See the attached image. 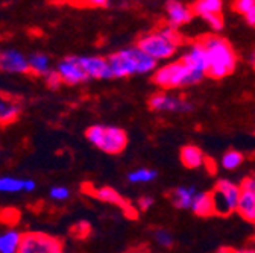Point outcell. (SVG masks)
<instances>
[{
  "instance_id": "cell-29",
  "label": "cell",
  "mask_w": 255,
  "mask_h": 253,
  "mask_svg": "<svg viewBox=\"0 0 255 253\" xmlns=\"http://www.w3.org/2000/svg\"><path fill=\"white\" fill-rule=\"evenodd\" d=\"M49 196H50V199H53L56 202H64V200H67L70 197V189L67 186L56 185V186L50 188Z\"/></svg>"
},
{
  "instance_id": "cell-31",
  "label": "cell",
  "mask_w": 255,
  "mask_h": 253,
  "mask_svg": "<svg viewBox=\"0 0 255 253\" xmlns=\"http://www.w3.org/2000/svg\"><path fill=\"white\" fill-rule=\"evenodd\" d=\"M254 6H255V0H234V3H233L234 11L242 15L249 12Z\"/></svg>"
},
{
  "instance_id": "cell-15",
  "label": "cell",
  "mask_w": 255,
  "mask_h": 253,
  "mask_svg": "<svg viewBox=\"0 0 255 253\" xmlns=\"http://www.w3.org/2000/svg\"><path fill=\"white\" fill-rule=\"evenodd\" d=\"M198 193L199 191L195 186L181 185V186L175 188L173 191L170 193V200H172L173 206L178 208V209H191Z\"/></svg>"
},
{
  "instance_id": "cell-14",
  "label": "cell",
  "mask_w": 255,
  "mask_h": 253,
  "mask_svg": "<svg viewBox=\"0 0 255 253\" xmlns=\"http://www.w3.org/2000/svg\"><path fill=\"white\" fill-rule=\"evenodd\" d=\"M81 62L90 79H111L113 73L107 58L102 56H81Z\"/></svg>"
},
{
  "instance_id": "cell-18",
  "label": "cell",
  "mask_w": 255,
  "mask_h": 253,
  "mask_svg": "<svg viewBox=\"0 0 255 253\" xmlns=\"http://www.w3.org/2000/svg\"><path fill=\"white\" fill-rule=\"evenodd\" d=\"M237 212L243 220L249 221V223H255V193L240 188V200Z\"/></svg>"
},
{
  "instance_id": "cell-7",
  "label": "cell",
  "mask_w": 255,
  "mask_h": 253,
  "mask_svg": "<svg viewBox=\"0 0 255 253\" xmlns=\"http://www.w3.org/2000/svg\"><path fill=\"white\" fill-rule=\"evenodd\" d=\"M62 241L46 232H24L20 253H61Z\"/></svg>"
},
{
  "instance_id": "cell-20",
  "label": "cell",
  "mask_w": 255,
  "mask_h": 253,
  "mask_svg": "<svg viewBox=\"0 0 255 253\" xmlns=\"http://www.w3.org/2000/svg\"><path fill=\"white\" fill-rule=\"evenodd\" d=\"M191 211H193L198 217H213L216 215V209H214V202H213V196L211 193H198L193 206H191Z\"/></svg>"
},
{
  "instance_id": "cell-9",
  "label": "cell",
  "mask_w": 255,
  "mask_h": 253,
  "mask_svg": "<svg viewBox=\"0 0 255 253\" xmlns=\"http://www.w3.org/2000/svg\"><path fill=\"white\" fill-rule=\"evenodd\" d=\"M181 59L185 62L187 67L191 70V73L195 75L198 84L208 75V55L201 40L191 44Z\"/></svg>"
},
{
  "instance_id": "cell-37",
  "label": "cell",
  "mask_w": 255,
  "mask_h": 253,
  "mask_svg": "<svg viewBox=\"0 0 255 253\" xmlns=\"http://www.w3.org/2000/svg\"><path fill=\"white\" fill-rule=\"evenodd\" d=\"M243 17H245V20H246V23H248L249 26L255 27V6H254L249 12H246Z\"/></svg>"
},
{
  "instance_id": "cell-32",
  "label": "cell",
  "mask_w": 255,
  "mask_h": 253,
  "mask_svg": "<svg viewBox=\"0 0 255 253\" xmlns=\"http://www.w3.org/2000/svg\"><path fill=\"white\" fill-rule=\"evenodd\" d=\"M44 82H46V85H47L50 89H56V88L61 86L62 79H61V76H59V73H58L56 70H50V72L44 76Z\"/></svg>"
},
{
  "instance_id": "cell-27",
  "label": "cell",
  "mask_w": 255,
  "mask_h": 253,
  "mask_svg": "<svg viewBox=\"0 0 255 253\" xmlns=\"http://www.w3.org/2000/svg\"><path fill=\"white\" fill-rule=\"evenodd\" d=\"M70 234L78 240H85L91 234V225L87 220H79L70 228Z\"/></svg>"
},
{
  "instance_id": "cell-21",
  "label": "cell",
  "mask_w": 255,
  "mask_h": 253,
  "mask_svg": "<svg viewBox=\"0 0 255 253\" xmlns=\"http://www.w3.org/2000/svg\"><path fill=\"white\" fill-rule=\"evenodd\" d=\"M20 106L11 100H0V124L8 126L17 121L20 117Z\"/></svg>"
},
{
  "instance_id": "cell-26",
  "label": "cell",
  "mask_w": 255,
  "mask_h": 253,
  "mask_svg": "<svg viewBox=\"0 0 255 253\" xmlns=\"http://www.w3.org/2000/svg\"><path fill=\"white\" fill-rule=\"evenodd\" d=\"M153 238L156 241L158 246H161L164 249H170L173 246V235L170 231L164 229V228H159V229H155L153 232Z\"/></svg>"
},
{
  "instance_id": "cell-30",
  "label": "cell",
  "mask_w": 255,
  "mask_h": 253,
  "mask_svg": "<svg viewBox=\"0 0 255 253\" xmlns=\"http://www.w3.org/2000/svg\"><path fill=\"white\" fill-rule=\"evenodd\" d=\"M205 23L214 30V32H220L225 26V20H223V15L222 14H217V15H210V17H205L204 18Z\"/></svg>"
},
{
  "instance_id": "cell-17",
  "label": "cell",
  "mask_w": 255,
  "mask_h": 253,
  "mask_svg": "<svg viewBox=\"0 0 255 253\" xmlns=\"http://www.w3.org/2000/svg\"><path fill=\"white\" fill-rule=\"evenodd\" d=\"M23 234L9 228L0 234V253H20Z\"/></svg>"
},
{
  "instance_id": "cell-6",
  "label": "cell",
  "mask_w": 255,
  "mask_h": 253,
  "mask_svg": "<svg viewBox=\"0 0 255 253\" xmlns=\"http://www.w3.org/2000/svg\"><path fill=\"white\" fill-rule=\"evenodd\" d=\"M137 47L158 62L163 59H170L176 53L179 46L163 35L159 30H156V32H150L141 37L137 43Z\"/></svg>"
},
{
  "instance_id": "cell-34",
  "label": "cell",
  "mask_w": 255,
  "mask_h": 253,
  "mask_svg": "<svg viewBox=\"0 0 255 253\" xmlns=\"http://www.w3.org/2000/svg\"><path fill=\"white\" fill-rule=\"evenodd\" d=\"M152 205H153V197H150V196H143L137 202V206L140 211H147L152 208Z\"/></svg>"
},
{
  "instance_id": "cell-13",
  "label": "cell",
  "mask_w": 255,
  "mask_h": 253,
  "mask_svg": "<svg viewBox=\"0 0 255 253\" xmlns=\"http://www.w3.org/2000/svg\"><path fill=\"white\" fill-rule=\"evenodd\" d=\"M88 194H91L93 197H96L98 200L108 203V205H114V206H120L125 212H128L129 215L135 217V211L134 208L128 203L120 193H117L114 188L111 186H99V188H91V191H87Z\"/></svg>"
},
{
  "instance_id": "cell-22",
  "label": "cell",
  "mask_w": 255,
  "mask_h": 253,
  "mask_svg": "<svg viewBox=\"0 0 255 253\" xmlns=\"http://www.w3.org/2000/svg\"><path fill=\"white\" fill-rule=\"evenodd\" d=\"M29 72L38 76H46L50 72L49 56L44 53H32L29 56Z\"/></svg>"
},
{
  "instance_id": "cell-38",
  "label": "cell",
  "mask_w": 255,
  "mask_h": 253,
  "mask_svg": "<svg viewBox=\"0 0 255 253\" xmlns=\"http://www.w3.org/2000/svg\"><path fill=\"white\" fill-rule=\"evenodd\" d=\"M125 253H152L147 247H135V249H131V250H128Z\"/></svg>"
},
{
  "instance_id": "cell-12",
  "label": "cell",
  "mask_w": 255,
  "mask_h": 253,
  "mask_svg": "<svg viewBox=\"0 0 255 253\" xmlns=\"http://www.w3.org/2000/svg\"><path fill=\"white\" fill-rule=\"evenodd\" d=\"M166 14H167V26L179 29L184 24H188L193 20V9L187 6L181 0H167L166 2Z\"/></svg>"
},
{
  "instance_id": "cell-11",
  "label": "cell",
  "mask_w": 255,
  "mask_h": 253,
  "mask_svg": "<svg viewBox=\"0 0 255 253\" xmlns=\"http://www.w3.org/2000/svg\"><path fill=\"white\" fill-rule=\"evenodd\" d=\"M0 72L5 73H29V58L15 49L0 52Z\"/></svg>"
},
{
  "instance_id": "cell-5",
  "label": "cell",
  "mask_w": 255,
  "mask_h": 253,
  "mask_svg": "<svg viewBox=\"0 0 255 253\" xmlns=\"http://www.w3.org/2000/svg\"><path fill=\"white\" fill-rule=\"evenodd\" d=\"M210 193L213 196L216 215L227 217L233 212H237L240 200V185L228 179H220Z\"/></svg>"
},
{
  "instance_id": "cell-19",
  "label": "cell",
  "mask_w": 255,
  "mask_h": 253,
  "mask_svg": "<svg viewBox=\"0 0 255 253\" xmlns=\"http://www.w3.org/2000/svg\"><path fill=\"white\" fill-rule=\"evenodd\" d=\"M191 9H193L195 15H199L204 20L205 17L222 14L223 0H196Z\"/></svg>"
},
{
  "instance_id": "cell-40",
  "label": "cell",
  "mask_w": 255,
  "mask_h": 253,
  "mask_svg": "<svg viewBox=\"0 0 255 253\" xmlns=\"http://www.w3.org/2000/svg\"><path fill=\"white\" fill-rule=\"evenodd\" d=\"M61 253H64V252H61Z\"/></svg>"
},
{
  "instance_id": "cell-28",
  "label": "cell",
  "mask_w": 255,
  "mask_h": 253,
  "mask_svg": "<svg viewBox=\"0 0 255 253\" xmlns=\"http://www.w3.org/2000/svg\"><path fill=\"white\" fill-rule=\"evenodd\" d=\"M18 220H20V212L14 208H6L3 211H0V221L9 228H12Z\"/></svg>"
},
{
  "instance_id": "cell-3",
  "label": "cell",
  "mask_w": 255,
  "mask_h": 253,
  "mask_svg": "<svg viewBox=\"0 0 255 253\" xmlns=\"http://www.w3.org/2000/svg\"><path fill=\"white\" fill-rule=\"evenodd\" d=\"M85 138L99 150L108 155H119L128 146V135L122 128L107 124H94L85 131Z\"/></svg>"
},
{
  "instance_id": "cell-24",
  "label": "cell",
  "mask_w": 255,
  "mask_h": 253,
  "mask_svg": "<svg viewBox=\"0 0 255 253\" xmlns=\"http://www.w3.org/2000/svg\"><path fill=\"white\" fill-rule=\"evenodd\" d=\"M23 180L14 176H0V193H21L23 191Z\"/></svg>"
},
{
  "instance_id": "cell-25",
  "label": "cell",
  "mask_w": 255,
  "mask_h": 253,
  "mask_svg": "<svg viewBox=\"0 0 255 253\" xmlns=\"http://www.w3.org/2000/svg\"><path fill=\"white\" fill-rule=\"evenodd\" d=\"M155 177H156V171L152 169H146V167L137 169L128 174V180L131 183H149Z\"/></svg>"
},
{
  "instance_id": "cell-2",
  "label": "cell",
  "mask_w": 255,
  "mask_h": 253,
  "mask_svg": "<svg viewBox=\"0 0 255 253\" xmlns=\"http://www.w3.org/2000/svg\"><path fill=\"white\" fill-rule=\"evenodd\" d=\"M107 61L111 69L113 78L146 75L156 70V61L143 53L137 46L114 52L107 58Z\"/></svg>"
},
{
  "instance_id": "cell-8",
  "label": "cell",
  "mask_w": 255,
  "mask_h": 253,
  "mask_svg": "<svg viewBox=\"0 0 255 253\" xmlns=\"http://www.w3.org/2000/svg\"><path fill=\"white\" fill-rule=\"evenodd\" d=\"M149 108L156 112H170V114H188L191 112L193 103H190L184 97L172 96L169 92H156L149 99Z\"/></svg>"
},
{
  "instance_id": "cell-1",
  "label": "cell",
  "mask_w": 255,
  "mask_h": 253,
  "mask_svg": "<svg viewBox=\"0 0 255 253\" xmlns=\"http://www.w3.org/2000/svg\"><path fill=\"white\" fill-rule=\"evenodd\" d=\"M208 55V75L213 79L230 76L237 66V55L233 46L219 35H207L201 38Z\"/></svg>"
},
{
  "instance_id": "cell-39",
  "label": "cell",
  "mask_w": 255,
  "mask_h": 253,
  "mask_svg": "<svg viewBox=\"0 0 255 253\" xmlns=\"http://www.w3.org/2000/svg\"><path fill=\"white\" fill-rule=\"evenodd\" d=\"M249 62H251V66L255 69V50L251 53V56H249Z\"/></svg>"
},
{
  "instance_id": "cell-35",
  "label": "cell",
  "mask_w": 255,
  "mask_h": 253,
  "mask_svg": "<svg viewBox=\"0 0 255 253\" xmlns=\"http://www.w3.org/2000/svg\"><path fill=\"white\" fill-rule=\"evenodd\" d=\"M217 253H255V249H233V247H222Z\"/></svg>"
},
{
  "instance_id": "cell-33",
  "label": "cell",
  "mask_w": 255,
  "mask_h": 253,
  "mask_svg": "<svg viewBox=\"0 0 255 253\" xmlns=\"http://www.w3.org/2000/svg\"><path fill=\"white\" fill-rule=\"evenodd\" d=\"M72 3L78 6H88V8H104L108 6L110 0H70Z\"/></svg>"
},
{
  "instance_id": "cell-36",
  "label": "cell",
  "mask_w": 255,
  "mask_h": 253,
  "mask_svg": "<svg viewBox=\"0 0 255 253\" xmlns=\"http://www.w3.org/2000/svg\"><path fill=\"white\" fill-rule=\"evenodd\" d=\"M35 188H37L35 180H32V179L23 180V193H32V191H35Z\"/></svg>"
},
{
  "instance_id": "cell-4",
  "label": "cell",
  "mask_w": 255,
  "mask_h": 253,
  "mask_svg": "<svg viewBox=\"0 0 255 253\" xmlns=\"http://www.w3.org/2000/svg\"><path fill=\"white\" fill-rule=\"evenodd\" d=\"M152 81L163 89H176L188 85H196L198 81L182 59L169 62L153 72Z\"/></svg>"
},
{
  "instance_id": "cell-10",
  "label": "cell",
  "mask_w": 255,
  "mask_h": 253,
  "mask_svg": "<svg viewBox=\"0 0 255 253\" xmlns=\"http://www.w3.org/2000/svg\"><path fill=\"white\" fill-rule=\"evenodd\" d=\"M56 72L59 73L64 84L67 85H78L85 81H88V75L81 62V56H67L64 58L58 67Z\"/></svg>"
},
{
  "instance_id": "cell-16",
  "label": "cell",
  "mask_w": 255,
  "mask_h": 253,
  "mask_svg": "<svg viewBox=\"0 0 255 253\" xmlns=\"http://www.w3.org/2000/svg\"><path fill=\"white\" fill-rule=\"evenodd\" d=\"M179 160L181 164L187 169H199L205 166L207 163V156L198 146H184L179 152Z\"/></svg>"
},
{
  "instance_id": "cell-23",
  "label": "cell",
  "mask_w": 255,
  "mask_h": 253,
  "mask_svg": "<svg viewBox=\"0 0 255 253\" xmlns=\"http://www.w3.org/2000/svg\"><path fill=\"white\" fill-rule=\"evenodd\" d=\"M245 161V155L239 150H228L222 156V167L225 170H236Z\"/></svg>"
}]
</instances>
